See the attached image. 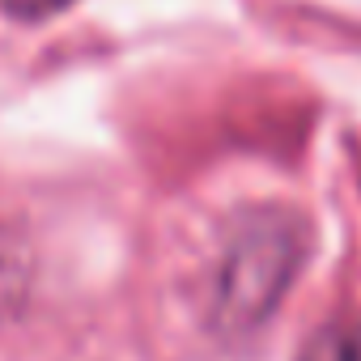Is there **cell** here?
<instances>
[{"label":"cell","instance_id":"cell-4","mask_svg":"<svg viewBox=\"0 0 361 361\" xmlns=\"http://www.w3.org/2000/svg\"><path fill=\"white\" fill-rule=\"evenodd\" d=\"M51 5H60V0H51Z\"/></svg>","mask_w":361,"mask_h":361},{"label":"cell","instance_id":"cell-1","mask_svg":"<svg viewBox=\"0 0 361 361\" xmlns=\"http://www.w3.org/2000/svg\"><path fill=\"white\" fill-rule=\"evenodd\" d=\"M306 259V221L289 209L264 204L247 209L221 247L213 276V327L226 336H247L276 314L298 268Z\"/></svg>","mask_w":361,"mask_h":361},{"label":"cell","instance_id":"cell-2","mask_svg":"<svg viewBox=\"0 0 361 361\" xmlns=\"http://www.w3.org/2000/svg\"><path fill=\"white\" fill-rule=\"evenodd\" d=\"M298 361H361V319H327L298 353Z\"/></svg>","mask_w":361,"mask_h":361},{"label":"cell","instance_id":"cell-3","mask_svg":"<svg viewBox=\"0 0 361 361\" xmlns=\"http://www.w3.org/2000/svg\"><path fill=\"white\" fill-rule=\"evenodd\" d=\"M30 285V255L13 234H0V314H9Z\"/></svg>","mask_w":361,"mask_h":361}]
</instances>
